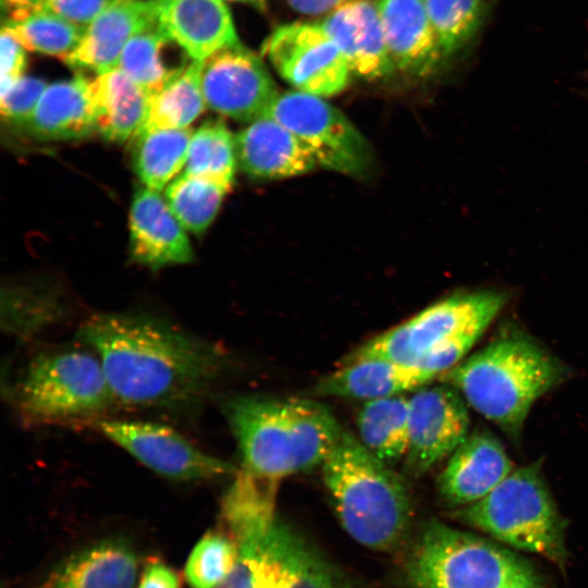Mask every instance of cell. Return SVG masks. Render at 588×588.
Instances as JSON below:
<instances>
[{
	"mask_svg": "<svg viewBox=\"0 0 588 588\" xmlns=\"http://www.w3.org/2000/svg\"><path fill=\"white\" fill-rule=\"evenodd\" d=\"M78 335L97 353L114 401L128 406L193 404L223 364L215 345L146 315L97 314L84 322Z\"/></svg>",
	"mask_w": 588,
	"mask_h": 588,
	"instance_id": "cell-1",
	"label": "cell"
},
{
	"mask_svg": "<svg viewBox=\"0 0 588 588\" xmlns=\"http://www.w3.org/2000/svg\"><path fill=\"white\" fill-rule=\"evenodd\" d=\"M564 363L520 330L501 331L439 377L466 404L519 440L535 402L568 377Z\"/></svg>",
	"mask_w": 588,
	"mask_h": 588,
	"instance_id": "cell-2",
	"label": "cell"
},
{
	"mask_svg": "<svg viewBox=\"0 0 588 588\" xmlns=\"http://www.w3.org/2000/svg\"><path fill=\"white\" fill-rule=\"evenodd\" d=\"M228 417L243 469L279 481L322 465L343 432L329 407L311 400L240 397Z\"/></svg>",
	"mask_w": 588,
	"mask_h": 588,
	"instance_id": "cell-3",
	"label": "cell"
},
{
	"mask_svg": "<svg viewBox=\"0 0 588 588\" xmlns=\"http://www.w3.org/2000/svg\"><path fill=\"white\" fill-rule=\"evenodd\" d=\"M321 466L345 531L370 550H395L412 518V501L402 478L344 430Z\"/></svg>",
	"mask_w": 588,
	"mask_h": 588,
	"instance_id": "cell-4",
	"label": "cell"
},
{
	"mask_svg": "<svg viewBox=\"0 0 588 588\" xmlns=\"http://www.w3.org/2000/svg\"><path fill=\"white\" fill-rule=\"evenodd\" d=\"M404 574L413 588H542L519 555L438 519L417 535Z\"/></svg>",
	"mask_w": 588,
	"mask_h": 588,
	"instance_id": "cell-5",
	"label": "cell"
},
{
	"mask_svg": "<svg viewBox=\"0 0 588 588\" xmlns=\"http://www.w3.org/2000/svg\"><path fill=\"white\" fill-rule=\"evenodd\" d=\"M473 526L517 550L566 563V522L542 474L540 461L513 471L489 494L454 513Z\"/></svg>",
	"mask_w": 588,
	"mask_h": 588,
	"instance_id": "cell-6",
	"label": "cell"
},
{
	"mask_svg": "<svg viewBox=\"0 0 588 588\" xmlns=\"http://www.w3.org/2000/svg\"><path fill=\"white\" fill-rule=\"evenodd\" d=\"M15 400L19 413L34 425L95 419L115 402L99 358L81 350L33 358Z\"/></svg>",
	"mask_w": 588,
	"mask_h": 588,
	"instance_id": "cell-7",
	"label": "cell"
},
{
	"mask_svg": "<svg viewBox=\"0 0 588 588\" xmlns=\"http://www.w3.org/2000/svg\"><path fill=\"white\" fill-rule=\"evenodd\" d=\"M233 541L236 563L218 588H358L318 547L278 515Z\"/></svg>",
	"mask_w": 588,
	"mask_h": 588,
	"instance_id": "cell-8",
	"label": "cell"
},
{
	"mask_svg": "<svg viewBox=\"0 0 588 588\" xmlns=\"http://www.w3.org/2000/svg\"><path fill=\"white\" fill-rule=\"evenodd\" d=\"M505 303L506 295L492 290L452 295L373 336L344 363L379 358L414 366L461 334L485 332Z\"/></svg>",
	"mask_w": 588,
	"mask_h": 588,
	"instance_id": "cell-9",
	"label": "cell"
},
{
	"mask_svg": "<svg viewBox=\"0 0 588 588\" xmlns=\"http://www.w3.org/2000/svg\"><path fill=\"white\" fill-rule=\"evenodd\" d=\"M265 117L298 137L318 166L351 176L364 175L370 168L371 151L365 137L323 98L297 90L280 93Z\"/></svg>",
	"mask_w": 588,
	"mask_h": 588,
	"instance_id": "cell-10",
	"label": "cell"
},
{
	"mask_svg": "<svg viewBox=\"0 0 588 588\" xmlns=\"http://www.w3.org/2000/svg\"><path fill=\"white\" fill-rule=\"evenodd\" d=\"M262 53L295 90L320 98L343 91L352 74L320 24L296 22L277 27L265 40Z\"/></svg>",
	"mask_w": 588,
	"mask_h": 588,
	"instance_id": "cell-11",
	"label": "cell"
},
{
	"mask_svg": "<svg viewBox=\"0 0 588 588\" xmlns=\"http://www.w3.org/2000/svg\"><path fill=\"white\" fill-rule=\"evenodd\" d=\"M200 86L207 108L245 123L265 117L280 94L260 58L241 42L203 60Z\"/></svg>",
	"mask_w": 588,
	"mask_h": 588,
	"instance_id": "cell-12",
	"label": "cell"
},
{
	"mask_svg": "<svg viewBox=\"0 0 588 588\" xmlns=\"http://www.w3.org/2000/svg\"><path fill=\"white\" fill-rule=\"evenodd\" d=\"M96 422L105 437L164 477L195 480L234 473L232 465L203 452L167 425L118 419Z\"/></svg>",
	"mask_w": 588,
	"mask_h": 588,
	"instance_id": "cell-13",
	"label": "cell"
},
{
	"mask_svg": "<svg viewBox=\"0 0 588 588\" xmlns=\"http://www.w3.org/2000/svg\"><path fill=\"white\" fill-rule=\"evenodd\" d=\"M467 404L453 387L425 385L409 396L405 469L420 476L456 450L469 433Z\"/></svg>",
	"mask_w": 588,
	"mask_h": 588,
	"instance_id": "cell-14",
	"label": "cell"
},
{
	"mask_svg": "<svg viewBox=\"0 0 588 588\" xmlns=\"http://www.w3.org/2000/svg\"><path fill=\"white\" fill-rule=\"evenodd\" d=\"M512 471L501 441L486 429H475L450 455L438 490L446 503L464 507L485 498Z\"/></svg>",
	"mask_w": 588,
	"mask_h": 588,
	"instance_id": "cell-15",
	"label": "cell"
},
{
	"mask_svg": "<svg viewBox=\"0 0 588 588\" xmlns=\"http://www.w3.org/2000/svg\"><path fill=\"white\" fill-rule=\"evenodd\" d=\"M128 222L133 261L157 270L193 260L186 230L159 191L145 186L136 189Z\"/></svg>",
	"mask_w": 588,
	"mask_h": 588,
	"instance_id": "cell-16",
	"label": "cell"
},
{
	"mask_svg": "<svg viewBox=\"0 0 588 588\" xmlns=\"http://www.w3.org/2000/svg\"><path fill=\"white\" fill-rule=\"evenodd\" d=\"M320 25L345 57L352 74L377 79L394 70L375 1L348 0Z\"/></svg>",
	"mask_w": 588,
	"mask_h": 588,
	"instance_id": "cell-17",
	"label": "cell"
},
{
	"mask_svg": "<svg viewBox=\"0 0 588 588\" xmlns=\"http://www.w3.org/2000/svg\"><path fill=\"white\" fill-rule=\"evenodd\" d=\"M160 0H118L85 29L74 51L64 60L73 69L97 74L117 68L133 36L157 21Z\"/></svg>",
	"mask_w": 588,
	"mask_h": 588,
	"instance_id": "cell-18",
	"label": "cell"
},
{
	"mask_svg": "<svg viewBox=\"0 0 588 588\" xmlns=\"http://www.w3.org/2000/svg\"><path fill=\"white\" fill-rule=\"evenodd\" d=\"M237 162L248 175L283 179L306 174L318 163L290 130L272 118L262 117L235 135Z\"/></svg>",
	"mask_w": 588,
	"mask_h": 588,
	"instance_id": "cell-19",
	"label": "cell"
},
{
	"mask_svg": "<svg viewBox=\"0 0 588 588\" xmlns=\"http://www.w3.org/2000/svg\"><path fill=\"white\" fill-rule=\"evenodd\" d=\"M157 20L192 60L203 61L240 42L223 0H160Z\"/></svg>",
	"mask_w": 588,
	"mask_h": 588,
	"instance_id": "cell-20",
	"label": "cell"
},
{
	"mask_svg": "<svg viewBox=\"0 0 588 588\" xmlns=\"http://www.w3.org/2000/svg\"><path fill=\"white\" fill-rule=\"evenodd\" d=\"M394 69L428 75L444 60L427 12L426 0H376Z\"/></svg>",
	"mask_w": 588,
	"mask_h": 588,
	"instance_id": "cell-21",
	"label": "cell"
},
{
	"mask_svg": "<svg viewBox=\"0 0 588 588\" xmlns=\"http://www.w3.org/2000/svg\"><path fill=\"white\" fill-rule=\"evenodd\" d=\"M433 380V377L414 366L366 358L343 363L342 367L318 381L316 392L367 402L416 391Z\"/></svg>",
	"mask_w": 588,
	"mask_h": 588,
	"instance_id": "cell-22",
	"label": "cell"
},
{
	"mask_svg": "<svg viewBox=\"0 0 588 588\" xmlns=\"http://www.w3.org/2000/svg\"><path fill=\"white\" fill-rule=\"evenodd\" d=\"M21 126L41 140H73L97 133L88 78L78 74L48 85Z\"/></svg>",
	"mask_w": 588,
	"mask_h": 588,
	"instance_id": "cell-23",
	"label": "cell"
},
{
	"mask_svg": "<svg viewBox=\"0 0 588 588\" xmlns=\"http://www.w3.org/2000/svg\"><path fill=\"white\" fill-rule=\"evenodd\" d=\"M96 130L103 138L124 143L143 127L150 96L118 68L88 79Z\"/></svg>",
	"mask_w": 588,
	"mask_h": 588,
	"instance_id": "cell-24",
	"label": "cell"
},
{
	"mask_svg": "<svg viewBox=\"0 0 588 588\" xmlns=\"http://www.w3.org/2000/svg\"><path fill=\"white\" fill-rule=\"evenodd\" d=\"M137 561L122 541L109 540L72 556L48 588H133Z\"/></svg>",
	"mask_w": 588,
	"mask_h": 588,
	"instance_id": "cell-25",
	"label": "cell"
},
{
	"mask_svg": "<svg viewBox=\"0 0 588 588\" xmlns=\"http://www.w3.org/2000/svg\"><path fill=\"white\" fill-rule=\"evenodd\" d=\"M182 49L159 27L158 20L126 44L117 68L150 97L162 90L186 66V60H173L172 51Z\"/></svg>",
	"mask_w": 588,
	"mask_h": 588,
	"instance_id": "cell-26",
	"label": "cell"
},
{
	"mask_svg": "<svg viewBox=\"0 0 588 588\" xmlns=\"http://www.w3.org/2000/svg\"><path fill=\"white\" fill-rule=\"evenodd\" d=\"M358 440L387 465L404 458L409 437V397L404 394L367 401L357 414Z\"/></svg>",
	"mask_w": 588,
	"mask_h": 588,
	"instance_id": "cell-27",
	"label": "cell"
},
{
	"mask_svg": "<svg viewBox=\"0 0 588 588\" xmlns=\"http://www.w3.org/2000/svg\"><path fill=\"white\" fill-rule=\"evenodd\" d=\"M193 131L156 128L132 138V166L145 187L161 191L185 167Z\"/></svg>",
	"mask_w": 588,
	"mask_h": 588,
	"instance_id": "cell-28",
	"label": "cell"
},
{
	"mask_svg": "<svg viewBox=\"0 0 588 588\" xmlns=\"http://www.w3.org/2000/svg\"><path fill=\"white\" fill-rule=\"evenodd\" d=\"M203 61L192 60L162 90L150 97L146 121L139 131L187 128L205 110L200 86Z\"/></svg>",
	"mask_w": 588,
	"mask_h": 588,
	"instance_id": "cell-29",
	"label": "cell"
},
{
	"mask_svg": "<svg viewBox=\"0 0 588 588\" xmlns=\"http://www.w3.org/2000/svg\"><path fill=\"white\" fill-rule=\"evenodd\" d=\"M230 188L204 176L181 173L167 186L164 198L186 231L201 234L216 218Z\"/></svg>",
	"mask_w": 588,
	"mask_h": 588,
	"instance_id": "cell-30",
	"label": "cell"
},
{
	"mask_svg": "<svg viewBox=\"0 0 588 588\" xmlns=\"http://www.w3.org/2000/svg\"><path fill=\"white\" fill-rule=\"evenodd\" d=\"M237 163L235 136L221 121H207L193 132L183 173L231 187Z\"/></svg>",
	"mask_w": 588,
	"mask_h": 588,
	"instance_id": "cell-31",
	"label": "cell"
},
{
	"mask_svg": "<svg viewBox=\"0 0 588 588\" xmlns=\"http://www.w3.org/2000/svg\"><path fill=\"white\" fill-rule=\"evenodd\" d=\"M4 27L24 49L63 61L77 47L86 29L46 10L22 20H9Z\"/></svg>",
	"mask_w": 588,
	"mask_h": 588,
	"instance_id": "cell-32",
	"label": "cell"
},
{
	"mask_svg": "<svg viewBox=\"0 0 588 588\" xmlns=\"http://www.w3.org/2000/svg\"><path fill=\"white\" fill-rule=\"evenodd\" d=\"M432 30L443 58L460 51L477 33L483 0H426Z\"/></svg>",
	"mask_w": 588,
	"mask_h": 588,
	"instance_id": "cell-33",
	"label": "cell"
},
{
	"mask_svg": "<svg viewBox=\"0 0 588 588\" xmlns=\"http://www.w3.org/2000/svg\"><path fill=\"white\" fill-rule=\"evenodd\" d=\"M237 548L229 535L209 531L195 546L185 567L193 588H218L232 572Z\"/></svg>",
	"mask_w": 588,
	"mask_h": 588,
	"instance_id": "cell-34",
	"label": "cell"
},
{
	"mask_svg": "<svg viewBox=\"0 0 588 588\" xmlns=\"http://www.w3.org/2000/svg\"><path fill=\"white\" fill-rule=\"evenodd\" d=\"M48 85L38 77L23 76L0 94L1 115L8 122L22 125L29 118Z\"/></svg>",
	"mask_w": 588,
	"mask_h": 588,
	"instance_id": "cell-35",
	"label": "cell"
},
{
	"mask_svg": "<svg viewBox=\"0 0 588 588\" xmlns=\"http://www.w3.org/2000/svg\"><path fill=\"white\" fill-rule=\"evenodd\" d=\"M115 1L118 0H47L44 10L73 24L87 27Z\"/></svg>",
	"mask_w": 588,
	"mask_h": 588,
	"instance_id": "cell-36",
	"label": "cell"
},
{
	"mask_svg": "<svg viewBox=\"0 0 588 588\" xmlns=\"http://www.w3.org/2000/svg\"><path fill=\"white\" fill-rule=\"evenodd\" d=\"M0 54H1V88L0 94H3L14 83L24 75L26 69V56L23 46L15 37L2 27L0 36Z\"/></svg>",
	"mask_w": 588,
	"mask_h": 588,
	"instance_id": "cell-37",
	"label": "cell"
},
{
	"mask_svg": "<svg viewBox=\"0 0 588 588\" xmlns=\"http://www.w3.org/2000/svg\"><path fill=\"white\" fill-rule=\"evenodd\" d=\"M139 588H179V579L168 566L154 562L146 567Z\"/></svg>",
	"mask_w": 588,
	"mask_h": 588,
	"instance_id": "cell-38",
	"label": "cell"
},
{
	"mask_svg": "<svg viewBox=\"0 0 588 588\" xmlns=\"http://www.w3.org/2000/svg\"><path fill=\"white\" fill-rule=\"evenodd\" d=\"M294 10L305 14L331 12L348 0H285Z\"/></svg>",
	"mask_w": 588,
	"mask_h": 588,
	"instance_id": "cell-39",
	"label": "cell"
},
{
	"mask_svg": "<svg viewBox=\"0 0 588 588\" xmlns=\"http://www.w3.org/2000/svg\"><path fill=\"white\" fill-rule=\"evenodd\" d=\"M11 14V20H22L41 11L47 0H2Z\"/></svg>",
	"mask_w": 588,
	"mask_h": 588,
	"instance_id": "cell-40",
	"label": "cell"
},
{
	"mask_svg": "<svg viewBox=\"0 0 588 588\" xmlns=\"http://www.w3.org/2000/svg\"><path fill=\"white\" fill-rule=\"evenodd\" d=\"M230 1H236L242 3H247L253 5L254 8L265 11L266 10V0H230Z\"/></svg>",
	"mask_w": 588,
	"mask_h": 588,
	"instance_id": "cell-41",
	"label": "cell"
}]
</instances>
